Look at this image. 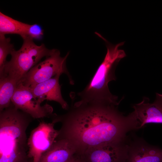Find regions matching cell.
<instances>
[{
	"label": "cell",
	"mask_w": 162,
	"mask_h": 162,
	"mask_svg": "<svg viewBox=\"0 0 162 162\" xmlns=\"http://www.w3.org/2000/svg\"><path fill=\"white\" fill-rule=\"evenodd\" d=\"M29 24L15 20L0 12V34H16L24 39Z\"/></svg>",
	"instance_id": "cell-13"
},
{
	"label": "cell",
	"mask_w": 162,
	"mask_h": 162,
	"mask_svg": "<svg viewBox=\"0 0 162 162\" xmlns=\"http://www.w3.org/2000/svg\"><path fill=\"white\" fill-rule=\"evenodd\" d=\"M17 83L6 76L0 79V112L13 105L11 99Z\"/></svg>",
	"instance_id": "cell-14"
},
{
	"label": "cell",
	"mask_w": 162,
	"mask_h": 162,
	"mask_svg": "<svg viewBox=\"0 0 162 162\" xmlns=\"http://www.w3.org/2000/svg\"><path fill=\"white\" fill-rule=\"evenodd\" d=\"M66 162H83L80 156L76 153Z\"/></svg>",
	"instance_id": "cell-17"
},
{
	"label": "cell",
	"mask_w": 162,
	"mask_h": 162,
	"mask_svg": "<svg viewBox=\"0 0 162 162\" xmlns=\"http://www.w3.org/2000/svg\"><path fill=\"white\" fill-rule=\"evenodd\" d=\"M23 40L20 48L18 50L14 49L11 52V59L6 63L0 78L8 76L18 84L42 58L50 55L53 51V49H47L44 44L37 45L30 38Z\"/></svg>",
	"instance_id": "cell-4"
},
{
	"label": "cell",
	"mask_w": 162,
	"mask_h": 162,
	"mask_svg": "<svg viewBox=\"0 0 162 162\" xmlns=\"http://www.w3.org/2000/svg\"><path fill=\"white\" fill-rule=\"evenodd\" d=\"M118 105L90 103L72 106L65 114L54 118L62 125L56 140L66 139L78 154L87 149L126 140L130 132L141 128L134 112L125 116Z\"/></svg>",
	"instance_id": "cell-1"
},
{
	"label": "cell",
	"mask_w": 162,
	"mask_h": 162,
	"mask_svg": "<svg viewBox=\"0 0 162 162\" xmlns=\"http://www.w3.org/2000/svg\"><path fill=\"white\" fill-rule=\"evenodd\" d=\"M126 162H162V149L133 136L129 138Z\"/></svg>",
	"instance_id": "cell-9"
},
{
	"label": "cell",
	"mask_w": 162,
	"mask_h": 162,
	"mask_svg": "<svg viewBox=\"0 0 162 162\" xmlns=\"http://www.w3.org/2000/svg\"><path fill=\"white\" fill-rule=\"evenodd\" d=\"M32 118L13 105L0 112V162H31L26 131Z\"/></svg>",
	"instance_id": "cell-2"
},
{
	"label": "cell",
	"mask_w": 162,
	"mask_h": 162,
	"mask_svg": "<svg viewBox=\"0 0 162 162\" xmlns=\"http://www.w3.org/2000/svg\"><path fill=\"white\" fill-rule=\"evenodd\" d=\"M149 101L144 97L141 102L132 106L141 128L148 123L162 124V94L156 93L154 101L150 103Z\"/></svg>",
	"instance_id": "cell-10"
},
{
	"label": "cell",
	"mask_w": 162,
	"mask_h": 162,
	"mask_svg": "<svg viewBox=\"0 0 162 162\" xmlns=\"http://www.w3.org/2000/svg\"><path fill=\"white\" fill-rule=\"evenodd\" d=\"M61 75L58 74L47 80L28 88L40 104L45 100L55 101L58 103L63 109L68 110L69 107L62 97L61 86L59 84Z\"/></svg>",
	"instance_id": "cell-11"
},
{
	"label": "cell",
	"mask_w": 162,
	"mask_h": 162,
	"mask_svg": "<svg viewBox=\"0 0 162 162\" xmlns=\"http://www.w3.org/2000/svg\"><path fill=\"white\" fill-rule=\"evenodd\" d=\"M57 122L54 119L49 123L41 121L31 131L28 140V156L32 162H38L42 155L56 140L59 133L54 128Z\"/></svg>",
	"instance_id": "cell-6"
},
{
	"label": "cell",
	"mask_w": 162,
	"mask_h": 162,
	"mask_svg": "<svg viewBox=\"0 0 162 162\" xmlns=\"http://www.w3.org/2000/svg\"><path fill=\"white\" fill-rule=\"evenodd\" d=\"M44 32V30L40 25L37 24L29 25L25 39L29 38L32 40H40L42 38Z\"/></svg>",
	"instance_id": "cell-16"
},
{
	"label": "cell",
	"mask_w": 162,
	"mask_h": 162,
	"mask_svg": "<svg viewBox=\"0 0 162 162\" xmlns=\"http://www.w3.org/2000/svg\"><path fill=\"white\" fill-rule=\"evenodd\" d=\"M15 108L27 113L33 118L52 117V106L46 103L41 106L35 98L29 88L21 83L17 84L11 99Z\"/></svg>",
	"instance_id": "cell-7"
},
{
	"label": "cell",
	"mask_w": 162,
	"mask_h": 162,
	"mask_svg": "<svg viewBox=\"0 0 162 162\" xmlns=\"http://www.w3.org/2000/svg\"><path fill=\"white\" fill-rule=\"evenodd\" d=\"M69 55L68 52L65 56L62 57L59 51L53 49L50 55L32 68L18 84L21 83L31 88L58 74H64L68 76L70 83L73 84V80L66 66V61Z\"/></svg>",
	"instance_id": "cell-5"
},
{
	"label": "cell",
	"mask_w": 162,
	"mask_h": 162,
	"mask_svg": "<svg viewBox=\"0 0 162 162\" xmlns=\"http://www.w3.org/2000/svg\"></svg>",
	"instance_id": "cell-18"
},
{
	"label": "cell",
	"mask_w": 162,
	"mask_h": 162,
	"mask_svg": "<svg viewBox=\"0 0 162 162\" xmlns=\"http://www.w3.org/2000/svg\"><path fill=\"white\" fill-rule=\"evenodd\" d=\"M129 138L121 142L89 148L78 154L83 162H126Z\"/></svg>",
	"instance_id": "cell-8"
},
{
	"label": "cell",
	"mask_w": 162,
	"mask_h": 162,
	"mask_svg": "<svg viewBox=\"0 0 162 162\" xmlns=\"http://www.w3.org/2000/svg\"><path fill=\"white\" fill-rule=\"evenodd\" d=\"M105 42L107 52L104 60L98 68L90 82L82 91L77 94L79 100L73 105L77 106L90 103H102L118 105L117 96L112 94L108 86L109 82L116 80V67L120 61L126 56L124 51L119 49L124 42L113 45L102 36Z\"/></svg>",
	"instance_id": "cell-3"
},
{
	"label": "cell",
	"mask_w": 162,
	"mask_h": 162,
	"mask_svg": "<svg viewBox=\"0 0 162 162\" xmlns=\"http://www.w3.org/2000/svg\"><path fill=\"white\" fill-rule=\"evenodd\" d=\"M74 146L66 139L56 140L38 162H66L77 153Z\"/></svg>",
	"instance_id": "cell-12"
},
{
	"label": "cell",
	"mask_w": 162,
	"mask_h": 162,
	"mask_svg": "<svg viewBox=\"0 0 162 162\" xmlns=\"http://www.w3.org/2000/svg\"><path fill=\"white\" fill-rule=\"evenodd\" d=\"M14 50V45L10 42L9 38L5 35L0 34V77L3 75L5 64L7 62L6 58Z\"/></svg>",
	"instance_id": "cell-15"
}]
</instances>
